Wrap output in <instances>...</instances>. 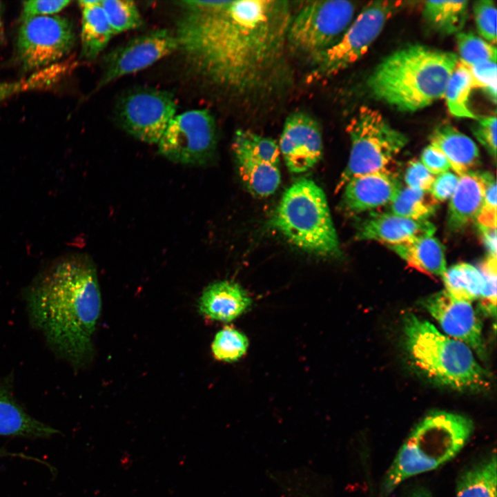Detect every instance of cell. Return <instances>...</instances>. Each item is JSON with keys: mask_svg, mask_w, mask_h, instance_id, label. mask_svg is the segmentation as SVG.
Returning a JSON list of instances; mask_svg holds the SVG:
<instances>
[{"mask_svg": "<svg viewBox=\"0 0 497 497\" xmlns=\"http://www.w3.org/2000/svg\"><path fill=\"white\" fill-rule=\"evenodd\" d=\"M178 48L205 81L244 96L271 88L280 78L293 17L277 0L182 1Z\"/></svg>", "mask_w": 497, "mask_h": 497, "instance_id": "1", "label": "cell"}, {"mask_svg": "<svg viewBox=\"0 0 497 497\" xmlns=\"http://www.w3.org/2000/svg\"><path fill=\"white\" fill-rule=\"evenodd\" d=\"M26 299L30 321L54 352L73 365L87 362L101 306L92 261L83 255L56 260L35 278Z\"/></svg>", "mask_w": 497, "mask_h": 497, "instance_id": "2", "label": "cell"}, {"mask_svg": "<svg viewBox=\"0 0 497 497\" xmlns=\"http://www.w3.org/2000/svg\"><path fill=\"white\" fill-rule=\"evenodd\" d=\"M458 61L451 52L407 45L382 59L367 86L376 99L401 111L414 112L443 97Z\"/></svg>", "mask_w": 497, "mask_h": 497, "instance_id": "3", "label": "cell"}, {"mask_svg": "<svg viewBox=\"0 0 497 497\" xmlns=\"http://www.w3.org/2000/svg\"><path fill=\"white\" fill-rule=\"evenodd\" d=\"M403 331L411 363L431 382L458 391L479 392L489 387L487 372L465 343L412 313L404 315Z\"/></svg>", "mask_w": 497, "mask_h": 497, "instance_id": "4", "label": "cell"}, {"mask_svg": "<svg viewBox=\"0 0 497 497\" xmlns=\"http://www.w3.org/2000/svg\"><path fill=\"white\" fill-rule=\"evenodd\" d=\"M474 431L467 417L435 411L423 418L399 449L385 476L383 489L389 494L407 479L433 469L454 458Z\"/></svg>", "mask_w": 497, "mask_h": 497, "instance_id": "5", "label": "cell"}, {"mask_svg": "<svg viewBox=\"0 0 497 497\" xmlns=\"http://www.w3.org/2000/svg\"><path fill=\"white\" fill-rule=\"evenodd\" d=\"M271 226L297 247L322 257L340 254L325 194L313 181L301 179L284 192Z\"/></svg>", "mask_w": 497, "mask_h": 497, "instance_id": "6", "label": "cell"}, {"mask_svg": "<svg viewBox=\"0 0 497 497\" xmlns=\"http://www.w3.org/2000/svg\"><path fill=\"white\" fill-rule=\"evenodd\" d=\"M347 130L351 140L350 155L338 189L353 177L388 170L408 142L404 133L392 127L378 110L368 106L359 108Z\"/></svg>", "mask_w": 497, "mask_h": 497, "instance_id": "7", "label": "cell"}, {"mask_svg": "<svg viewBox=\"0 0 497 497\" xmlns=\"http://www.w3.org/2000/svg\"><path fill=\"white\" fill-rule=\"evenodd\" d=\"M400 3L376 1L366 5L334 45L311 57L314 78L335 75L359 60L380 35Z\"/></svg>", "mask_w": 497, "mask_h": 497, "instance_id": "8", "label": "cell"}, {"mask_svg": "<svg viewBox=\"0 0 497 497\" xmlns=\"http://www.w3.org/2000/svg\"><path fill=\"white\" fill-rule=\"evenodd\" d=\"M353 2L324 0L308 2L290 22L287 46L311 57L334 45L351 23Z\"/></svg>", "mask_w": 497, "mask_h": 497, "instance_id": "9", "label": "cell"}, {"mask_svg": "<svg viewBox=\"0 0 497 497\" xmlns=\"http://www.w3.org/2000/svg\"><path fill=\"white\" fill-rule=\"evenodd\" d=\"M167 159L188 166L211 162L217 145L215 117L207 109H195L175 115L157 143Z\"/></svg>", "mask_w": 497, "mask_h": 497, "instance_id": "10", "label": "cell"}, {"mask_svg": "<svg viewBox=\"0 0 497 497\" xmlns=\"http://www.w3.org/2000/svg\"><path fill=\"white\" fill-rule=\"evenodd\" d=\"M17 52L25 71H37L59 63L72 49L74 28L66 17L50 15L21 21Z\"/></svg>", "mask_w": 497, "mask_h": 497, "instance_id": "11", "label": "cell"}, {"mask_svg": "<svg viewBox=\"0 0 497 497\" xmlns=\"http://www.w3.org/2000/svg\"><path fill=\"white\" fill-rule=\"evenodd\" d=\"M176 109L171 92L153 88H137L119 100L116 117L121 128L135 138L157 144L175 116Z\"/></svg>", "mask_w": 497, "mask_h": 497, "instance_id": "12", "label": "cell"}, {"mask_svg": "<svg viewBox=\"0 0 497 497\" xmlns=\"http://www.w3.org/2000/svg\"><path fill=\"white\" fill-rule=\"evenodd\" d=\"M174 33L157 29L138 36L107 53L98 88L143 70L177 50Z\"/></svg>", "mask_w": 497, "mask_h": 497, "instance_id": "13", "label": "cell"}, {"mask_svg": "<svg viewBox=\"0 0 497 497\" xmlns=\"http://www.w3.org/2000/svg\"><path fill=\"white\" fill-rule=\"evenodd\" d=\"M278 146L290 172L302 173L311 169L320 160L323 152L318 122L306 113H291L284 124Z\"/></svg>", "mask_w": 497, "mask_h": 497, "instance_id": "14", "label": "cell"}, {"mask_svg": "<svg viewBox=\"0 0 497 497\" xmlns=\"http://www.w3.org/2000/svg\"><path fill=\"white\" fill-rule=\"evenodd\" d=\"M422 305L447 334L479 356L485 355L482 325L471 302L457 300L444 290L427 297Z\"/></svg>", "mask_w": 497, "mask_h": 497, "instance_id": "15", "label": "cell"}, {"mask_svg": "<svg viewBox=\"0 0 497 497\" xmlns=\"http://www.w3.org/2000/svg\"><path fill=\"white\" fill-rule=\"evenodd\" d=\"M340 206L349 214H359L389 204L402 187L389 170L353 177L344 186Z\"/></svg>", "mask_w": 497, "mask_h": 497, "instance_id": "16", "label": "cell"}, {"mask_svg": "<svg viewBox=\"0 0 497 497\" xmlns=\"http://www.w3.org/2000/svg\"><path fill=\"white\" fill-rule=\"evenodd\" d=\"M435 226L429 220H413L389 211H371L357 225L358 240H375L387 246L401 244L433 235Z\"/></svg>", "mask_w": 497, "mask_h": 497, "instance_id": "17", "label": "cell"}, {"mask_svg": "<svg viewBox=\"0 0 497 497\" xmlns=\"http://www.w3.org/2000/svg\"><path fill=\"white\" fill-rule=\"evenodd\" d=\"M483 202L484 188L478 171L473 170L460 176L448 207V230L460 232L476 221Z\"/></svg>", "mask_w": 497, "mask_h": 497, "instance_id": "18", "label": "cell"}, {"mask_svg": "<svg viewBox=\"0 0 497 497\" xmlns=\"http://www.w3.org/2000/svg\"><path fill=\"white\" fill-rule=\"evenodd\" d=\"M251 300L237 284L221 281L207 286L199 300L202 313L214 320L228 322L244 313Z\"/></svg>", "mask_w": 497, "mask_h": 497, "instance_id": "19", "label": "cell"}, {"mask_svg": "<svg viewBox=\"0 0 497 497\" xmlns=\"http://www.w3.org/2000/svg\"><path fill=\"white\" fill-rule=\"evenodd\" d=\"M429 141L445 155L458 176L473 170L479 164V151L475 142L450 124H442L436 127Z\"/></svg>", "mask_w": 497, "mask_h": 497, "instance_id": "20", "label": "cell"}, {"mask_svg": "<svg viewBox=\"0 0 497 497\" xmlns=\"http://www.w3.org/2000/svg\"><path fill=\"white\" fill-rule=\"evenodd\" d=\"M59 432L28 414L0 382V436L46 438Z\"/></svg>", "mask_w": 497, "mask_h": 497, "instance_id": "21", "label": "cell"}, {"mask_svg": "<svg viewBox=\"0 0 497 497\" xmlns=\"http://www.w3.org/2000/svg\"><path fill=\"white\" fill-rule=\"evenodd\" d=\"M81 10V57L95 60L114 35L101 1H79Z\"/></svg>", "mask_w": 497, "mask_h": 497, "instance_id": "22", "label": "cell"}, {"mask_svg": "<svg viewBox=\"0 0 497 497\" xmlns=\"http://www.w3.org/2000/svg\"><path fill=\"white\" fill-rule=\"evenodd\" d=\"M387 247L409 266L424 273L442 277L447 270L444 246L433 235Z\"/></svg>", "mask_w": 497, "mask_h": 497, "instance_id": "23", "label": "cell"}, {"mask_svg": "<svg viewBox=\"0 0 497 497\" xmlns=\"http://www.w3.org/2000/svg\"><path fill=\"white\" fill-rule=\"evenodd\" d=\"M468 1H427L422 14L435 30L446 35L458 33L464 26L468 11Z\"/></svg>", "mask_w": 497, "mask_h": 497, "instance_id": "24", "label": "cell"}, {"mask_svg": "<svg viewBox=\"0 0 497 497\" xmlns=\"http://www.w3.org/2000/svg\"><path fill=\"white\" fill-rule=\"evenodd\" d=\"M455 497H496V454L474 465L460 476Z\"/></svg>", "mask_w": 497, "mask_h": 497, "instance_id": "25", "label": "cell"}, {"mask_svg": "<svg viewBox=\"0 0 497 497\" xmlns=\"http://www.w3.org/2000/svg\"><path fill=\"white\" fill-rule=\"evenodd\" d=\"M240 175L249 192L264 197L273 194L280 186L279 166L260 160L235 159Z\"/></svg>", "mask_w": 497, "mask_h": 497, "instance_id": "26", "label": "cell"}, {"mask_svg": "<svg viewBox=\"0 0 497 497\" xmlns=\"http://www.w3.org/2000/svg\"><path fill=\"white\" fill-rule=\"evenodd\" d=\"M474 88L476 86L469 68L458 61L448 80L443 96L453 116L478 119L469 106V96Z\"/></svg>", "mask_w": 497, "mask_h": 497, "instance_id": "27", "label": "cell"}, {"mask_svg": "<svg viewBox=\"0 0 497 497\" xmlns=\"http://www.w3.org/2000/svg\"><path fill=\"white\" fill-rule=\"evenodd\" d=\"M445 290L453 298L471 302L480 299L483 289V277L474 266L461 262L447 269L442 275Z\"/></svg>", "mask_w": 497, "mask_h": 497, "instance_id": "28", "label": "cell"}, {"mask_svg": "<svg viewBox=\"0 0 497 497\" xmlns=\"http://www.w3.org/2000/svg\"><path fill=\"white\" fill-rule=\"evenodd\" d=\"M235 159L260 160L279 166L280 150L275 141L249 130L238 129L232 142Z\"/></svg>", "mask_w": 497, "mask_h": 497, "instance_id": "29", "label": "cell"}, {"mask_svg": "<svg viewBox=\"0 0 497 497\" xmlns=\"http://www.w3.org/2000/svg\"><path fill=\"white\" fill-rule=\"evenodd\" d=\"M389 212L413 220H428L439 206L429 192L401 187L389 204Z\"/></svg>", "mask_w": 497, "mask_h": 497, "instance_id": "30", "label": "cell"}, {"mask_svg": "<svg viewBox=\"0 0 497 497\" xmlns=\"http://www.w3.org/2000/svg\"><path fill=\"white\" fill-rule=\"evenodd\" d=\"M114 35L139 28L143 23L139 11L134 1L128 0L101 1Z\"/></svg>", "mask_w": 497, "mask_h": 497, "instance_id": "31", "label": "cell"}, {"mask_svg": "<svg viewBox=\"0 0 497 497\" xmlns=\"http://www.w3.org/2000/svg\"><path fill=\"white\" fill-rule=\"evenodd\" d=\"M456 41L460 61L468 67L487 61H496V48L471 32H459Z\"/></svg>", "mask_w": 497, "mask_h": 497, "instance_id": "32", "label": "cell"}, {"mask_svg": "<svg viewBox=\"0 0 497 497\" xmlns=\"http://www.w3.org/2000/svg\"><path fill=\"white\" fill-rule=\"evenodd\" d=\"M248 340L240 331L226 327L215 335L212 344L215 358L220 360L233 362L246 351Z\"/></svg>", "mask_w": 497, "mask_h": 497, "instance_id": "33", "label": "cell"}, {"mask_svg": "<svg viewBox=\"0 0 497 497\" xmlns=\"http://www.w3.org/2000/svg\"><path fill=\"white\" fill-rule=\"evenodd\" d=\"M478 269L483 277V289L480 298L481 308L487 315L496 316L497 257L487 255Z\"/></svg>", "mask_w": 497, "mask_h": 497, "instance_id": "34", "label": "cell"}, {"mask_svg": "<svg viewBox=\"0 0 497 497\" xmlns=\"http://www.w3.org/2000/svg\"><path fill=\"white\" fill-rule=\"evenodd\" d=\"M473 12L478 33L488 43L496 42V8L494 1L480 0L473 5Z\"/></svg>", "mask_w": 497, "mask_h": 497, "instance_id": "35", "label": "cell"}, {"mask_svg": "<svg viewBox=\"0 0 497 497\" xmlns=\"http://www.w3.org/2000/svg\"><path fill=\"white\" fill-rule=\"evenodd\" d=\"M484 188L483 208L476 223L484 226L496 228V182L495 176L489 171H478Z\"/></svg>", "mask_w": 497, "mask_h": 497, "instance_id": "36", "label": "cell"}, {"mask_svg": "<svg viewBox=\"0 0 497 497\" xmlns=\"http://www.w3.org/2000/svg\"><path fill=\"white\" fill-rule=\"evenodd\" d=\"M476 88H481L496 102V61H487L469 67Z\"/></svg>", "mask_w": 497, "mask_h": 497, "instance_id": "37", "label": "cell"}, {"mask_svg": "<svg viewBox=\"0 0 497 497\" xmlns=\"http://www.w3.org/2000/svg\"><path fill=\"white\" fill-rule=\"evenodd\" d=\"M476 139L487 150L494 161L496 159V117L487 116L478 117L472 127Z\"/></svg>", "mask_w": 497, "mask_h": 497, "instance_id": "38", "label": "cell"}, {"mask_svg": "<svg viewBox=\"0 0 497 497\" xmlns=\"http://www.w3.org/2000/svg\"><path fill=\"white\" fill-rule=\"evenodd\" d=\"M71 3L70 1H23L21 14V21L26 19L43 16L55 15L61 11Z\"/></svg>", "mask_w": 497, "mask_h": 497, "instance_id": "39", "label": "cell"}, {"mask_svg": "<svg viewBox=\"0 0 497 497\" xmlns=\"http://www.w3.org/2000/svg\"><path fill=\"white\" fill-rule=\"evenodd\" d=\"M434 179L435 175L420 161L412 159L408 163L404 175V180L407 187L429 192Z\"/></svg>", "mask_w": 497, "mask_h": 497, "instance_id": "40", "label": "cell"}, {"mask_svg": "<svg viewBox=\"0 0 497 497\" xmlns=\"http://www.w3.org/2000/svg\"><path fill=\"white\" fill-rule=\"evenodd\" d=\"M460 176L449 171L439 174L435 177L429 192L438 202L447 201L454 194Z\"/></svg>", "mask_w": 497, "mask_h": 497, "instance_id": "41", "label": "cell"}, {"mask_svg": "<svg viewBox=\"0 0 497 497\" xmlns=\"http://www.w3.org/2000/svg\"><path fill=\"white\" fill-rule=\"evenodd\" d=\"M420 162L434 175L447 172L451 169L445 155L439 149L431 144L423 149Z\"/></svg>", "mask_w": 497, "mask_h": 497, "instance_id": "42", "label": "cell"}, {"mask_svg": "<svg viewBox=\"0 0 497 497\" xmlns=\"http://www.w3.org/2000/svg\"><path fill=\"white\" fill-rule=\"evenodd\" d=\"M478 231L488 251V255L496 257L497 254L496 228L484 226L476 223Z\"/></svg>", "mask_w": 497, "mask_h": 497, "instance_id": "43", "label": "cell"}, {"mask_svg": "<svg viewBox=\"0 0 497 497\" xmlns=\"http://www.w3.org/2000/svg\"><path fill=\"white\" fill-rule=\"evenodd\" d=\"M411 497H431L429 493L425 491L419 490L415 491Z\"/></svg>", "mask_w": 497, "mask_h": 497, "instance_id": "44", "label": "cell"}, {"mask_svg": "<svg viewBox=\"0 0 497 497\" xmlns=\"http://www.w3.org/2000/svg\"><path fill=\"white\" fill-rule=\"evenodd\" d=\"M4 37V29L1 17V5L0 3V43L3 39Z\"/></svg>", "mask_w": 497, "mask_h": 497, "instance_id": "45", "label": "cell"}, {"mask_svg": "<svg viewBox=\"0 0 497 497\" xmlns=\"http://www.w3.org/2000/svg\"><path fill=\"white\" fill-rule=\"evenodd\" d=\"M8 456H17V454L10 453L3 449H0V458L2 457Z\"/></svg>", "mask_w": 497, "mask_h": 497, "instance_id": "46", "label": "cell"}]
</instances>
